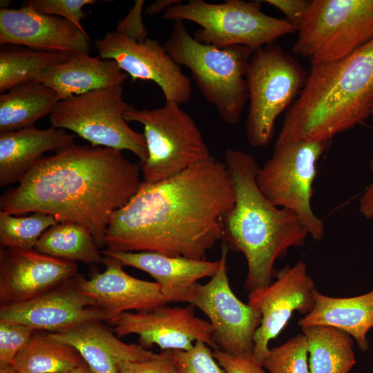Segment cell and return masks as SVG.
<instances>
[{"label": "cell", "instance_id": "6da1fadb", "mask_svg": "<svg viewBox=\"0 0 373 373\" xmlns=\"http://www.w3.org/2000/svg\"><path fill=\"white\" fill-rule=\"evenodd\" d=\"M226 164L213 156L163 181L142 180L110 220L106 246L205 259L223 237L222 220L234 205Z\"/></svg>", "mask_w": 373, "mask_h": 373}, {"label": "cell", "instance_id": "7a4b0ae2", "mask_svg": "<svg viewBox=\"0 0 373 373\" xmlns=\"http://www.w3.org/2000/svg\"><path fill=\"white\" fill-rule=\"evenodd\" d=\"M141 166L109 148L74 144L44 156L0 198L15 216L41 212L88 229L100 249L113 214L138 190Z\"/></svg>", "mask_w": 373, "mask_h": 373}, {"label": "cell", "instance_id": "3957f363", "mask_svg": "<svg viewBox=\"0 0 373 373\" xmlns=\"http://www.w3.org/2000/svg\"><path fill=\"white\" fill-rule=\"evenodd\" d=\"M224 160L235 202L223 218L222 240L229 249L243 254L247 265L245 288L251 292L272 283L276 261L290 248L303 246L309 233L296 214L276 207L262 194L254 156L228 149Z\"/></svg>", "mask_w": 373, "mask_h": 373}, {"label": "cell", "instance_id": "277c9868", "mask_svg": "<svg viewBox=\"0 0 373 373\" xmlns=\"http://www.w3.org/2000/svg\"><path fill=\"white\" fill-rule=\"evenodd\" d=\"M373 108V38L347 57L312 64L276 142L329 141L363 123Z\"/></svg>", "mask_w": 373, "mask_h": 373}, {"label": "cell", "instance_id": "5b68a950", "mask_svg": "<svg viewBox=\"0 0 373 373\" xmlns=\"http://www.w3.org/2000/svg\"><path fill=\"white\" fill-rule=\"evenodd\" d=\"M179 66L186 67L205 99L227 124H237L248 101L247 66L254 50L245 46L222 48L196 41L183 21H175L163 44Z\"/></svg>", "mask_w": 373, "mask_h": 373}, {"label": "cell", "instance_id": "8992f818", "mask_svg": "<svg viewBox=\"0 0 373 373\" xmlns=\"http://www.w3.org/2000/svg\"><path fill=\"white\" fill-rule=\"evenodd\" d=\"M163 18L199 25L200 28L194 32L193 38L220 48L240 45L256 50L298 30L285 19L264 13L259 1L227 0L213 3L190 0L169 7Z\"/></svg>", "mask_w": 373, "mask_h": 373}, {"label": "cell", "instance_id": "52a82bcc", "mask_svg": "<svg viewBox=\"0 0 373 373\" xmlns=\"http://www.w3.org/2000/svg\"><path fill=\"white\" fill-rule=\"evenodd\" d=\"M124 117L144 126L148 157L141 171L145 182L165 180L211 156L200 130L178 103L166 101L152 109L129 105Z\"/></svg>", "mask_w": 373, "mask_h": 373}, {"label": "cell", "instance_id": "ba28073f", "mask_svg": "<svg viewBox=\"0 0 373 373\" xmlns=\"http://www.w3.org/2000/svg\"><path fill=\"white\" fill-rule=\"evenodd\" d=\"M308 73L281 48L267 46L254 51L247 70L249 109L246 137L253 148L271 141L278 117L303 90Z\"/></svg>", "mask_w": 373, "mask_h": 373}, {"label": "cell", "instance_id": "9c48e42d", "mask_svg": "<svg viewBox=\"0 0 373 373\" xmlns=\"http://www.w3.org/2000/svg\"><path fill=\"white\" fill-rule=\"evenodd\" d=\"M373 38V0H314L298 29L294 54L312 64L342 59Z\"/></svg>", "mask_w": 373, "mask_h": 373}, {"label": "cell", "instance_id": "30bf717a", "mask_svg": "<svg viewBox=\"0 0 373 373\" xmlns=\"http://www.w3.org/2000/svg\"><path fill=\"white\" fill-rule=\"evenodd\" d=\"M129 105L124 100L122 85H116L60 100L49 118L52 126L74 132L92 147L130 151L141 166L148 157L146 142L144 134L124 119Z\"/></svg>", "mask_w": 373, "mask_h": 373}, {"label": "cell", "instance_id": "8fae6325", "mask_svg": "<svg viewBox=\"0 0 373 373\" xmlns=\"http://www.w3.org/2000/svg\"><path fill=\"white\" fill-rule=\"evenodd\" d=\"M329 141L276 142L271 157L256 175L257 184L276 207L296 214L309 236L320 241L325 236L323 221L314 213L311 199L316 164Z\"/></svg>", "mask_w": 373, "mask_h": 373}, {"label": "cell", "instance_id": "7c38bea8", "mask_svg": "<svg viewBox=\"0 0 373 373\" xmlns=\"http://www.w3.org/2000/svg\"><path fill=\"white\" fill-rule=\"evenodd\" d=\"M228 246L222 242L220 266L210 280L197 283L188 303L202 311L213 328L218 348L236 356L252 355L261 314L234 294L227 276Z\"/></svg>", "mask_w": 373, "mask_h": 373}, {"label": "cell", "instance_id": "4fadbf2b", "mask_svg": "<svg viewBox=\"0 0 373 373\" xmlns=\"http://www.w3.org/2000/svg\"><path fill=\"white\" fill-rule=\"evenodd\" d=\"M95 46L101 58L115 61L132 81L154 82L166 101L181 105L191 98V79L159 41L148 38L138 42L113 31L95 40Z\"/></svg>", "mask_w": 373, "mask_h": 373}, {"label": "cell", "instance_id": "5bb4252c", "mask_svg": "<svg viewBox=\"0 0 373 373\" xmlns=\"http://www.w3.org/2000/svg\"><path fill=\"white\" fill-rule=\"evenodd\" d=\"M269 285L249 292L247 304L262 315L254 337L253 357L262 364L268 354L269 343L287 325L294 312L305 316L314 305L316 289L307 265L300 260L276 273Z\"/></svg>", "mask_w": 373, "mask_h": 373}, {"label": "cell", "instance_id": "9a60e30c", "mask_svg": "<svg viewBox=\"0 0 373 373\" xmlns=\"http://www.w3.org/2000/svg\"><path fill=\"white\" fill-rule=\"evenodd\" d=\"M194 306H160L147 311L126 312L108 321L118 336L136 334L145 348L153 345L162 350H191L196 341L218 348L209 321L195 315Z\"/></svg>", "mask_w": 373, "mask_h": 373}, {"label": "cell", "instance_id": "2e32d148", "mask_svg": "<svg viewBox=\"0 0 373 373\" xmlns=\"http://www.w3.org/2000/svg\"><path fill=\"white\" fill-rule=\"evenodd\" d=\"M115 317L79 291L75 277L31 300L0 307V321L20 323L48 333L88 321H110Z\"/></svg>", "mask_w": 373, "mask_h": 373}, {"label": "cell", "instance_id": "e0dca14e", "mask_svg": "<svg viewBox=\"0 0 373 373\" xmlns=\"http://www.w3.org/2000/svg\"><path fill=\"white\" fill-rule=\"evenodd\" d=\"M75 262L55 258L35 249H0L1 305L31 300L74 278Z\"/></svg>", "mask_w": 373, "mask_h": 373}, {"label": "cell", "instance_id": "ac0fdd59", "mask_svg": "<svg viewBox=\"0 0 373 373\" xmlns=\"http://www.w3.org/2000/svg\"><path fill=\"white\" fill-rule=\"evenodd\" d=\"M90 40L71 21L36 11L29 6L0 9V44L30 48L89 53Z\"/></svg>", "mask_w": 373, "mask_h": 373}, {"label": "cell", "instance_id": "d6986e66", "mask_svg": "<svg viewBox=\"0 0 373 373\" xmlns=\"http://www.w3.org/2000/svg\"><path fill=\"white\" fill-rule=\"evenodd\" d=\"M103 272H94L90 278L78 275L77 288L93 299L95 306L114 316L128 312L147 311L169 303L160 285L133 277L117 259L103 255Z\"/></svg>", "mask_w": 373, "mask_h": 373}, {"label": "cell", "instance_id": "ffe728a7", "mask_svg": "<svg viewBox=\"0 0 373 373\" xmlns=\"http://www.w3.org/2000/svg\"><path fill=\"white\" fill-rule=\"evenodd\" d=\"M101 252L104 256L117 259L123 266L132 267L150 274L160 285L168 303H188L198 281L211 278L220 266V260L192 259L154 251L126 252L106 249Z\"/></svg>", "mask_w": 373, "mask_h": 373}, {"label": "cell", "instance_id": "44dd1931", "mask_svg": "<svg viewBox=\"0 0 373 373\" xmlns=\"http://www.w3.org/2000/svg\"><path fill=\"white\" fill-rule=\"evenodd\" d=\"M48 334L75 348L94 373H119L120 363L146 360L156 354L141 345L122 341L100 321H86Z\"/></svg>", "mask_w": 373, "mask_h": 373}, {"label": "cell", "instance_id": "7402d4cb", "mask_svg": "<svg viewBox=\"0 0 373 373\" xmlns=\"http://www.w3.org/2000/svg\"><path fill=\"white\" fill-rule=\"evenodd\" d=\"M75 137L53 126L0 133V186L19 182L48 151L75 144Z\"/></svg>", "mask_w": 373, "mask_h": 373}, {"label": "cell", "instance_id": "603a6c76", "mask_svg": "<svg viewBox=\"0 0 373 373\" xmlns=\"http://www.w3.org/2000/svg\"><path fill=\"white\" fill-rule=\"evenodd\" d=\"M128 77L113 60L74 52L66 61L44 71L35 81L52 88L63 100L93 90L123 85Z\"/></svg>", "mask_w": 373, "mask_h": 373}, {"label": "cell", "instance_id": "cb8c5ba5", "mask_svg": "<svg viewBox=\"0 0 373 373\" xmlns=\"http://www.w3.org/2000/svg\"><path fill=\"white\" fill-rule=\"evenodd\" d=\"M314 305L303 316L298 325L300 327L326 325L345 332L365 352L370 345L367 334L373 328V290L356 296L332 297L314 291Z\"/></svg>", "mask_w": 373, "mask_h": 373}, {"label": "cell", "instance_id": "d4e9b609", "mask_svg": "<svg viewBox=\"0 0 373 373\" xmlns=\"http://www.w3.org/2000/svg\"><path fill=\"white\" fill-rule=\"evenodd\" d=\"M60 101L58 94L37 81L19 85L0 95V133L34 127L50 115Z\"/></svg>", "mask_w": 373, "mask_h": 373}, {"label": "cell", "instance_id": "484cf974", "mask_svg": "<svg viewBox=\"0 0 373 373\" xmlns=\"http://www.w3.org/2000/svg\"><path fill=\"white\" fill-rule=\"evenodd\" d=\"M307 342L310 373H350L356 363L353 338L326 325L301 327Z\"/></svg>", "mask_w": 373, "mask_h": 373}, {"label": "cell", "instance_id": "4316f807", "mask_svg": "<svg viewBox=\"0 0 373 373\" xmlns=\"http://www.w3.org/2000/svg\"><path fill=\"white\" fill-rule=\"evenodd\" d=\"M35 249L55 258L88 265L100 264L103 260V255L90 231L73 222H59L48 228Z\"/></svg>", "mask_w": 373, "mask_h": 373}, {"label": "cell", "instance_id": "83f0119b", "mask_svg": "<svg viewBox=\"0 0 373 373\" xmlns=\"http://www.w3.org/2000/svg\"><path fill=\"white\" fill-rule=\"evenodd\" d=\"M83 361L70 345L36 331L16 356L12 365L19 373H68Z\"/></svg>", "mask_w": 373, "mask_h": 373}, {"label": "cell", "instance_id": "f1b7e54d", "mask_svg": "<svg viewBox=\"0 0 373 373\" xmlns=\"http://www.w3.org/2000/svg\"><path fill=\"white\" fill-rule=\"evenodd\" d=\"M0 50V93L35 79L46 70L68 59L71 52L43 50L24 46Z\"/></svg>", "mask_w": 373, "mask_h": 373}, {"label": "cell", "instance_id": "f546056e", "mask_svg": "<svg viewBox=\"0 0 373 373\" xmlns=\"http://www.w3.org/2000/svg\"><path fill=\"white\" fill-rule=\"evenodd\" d=\"M59 222L52 216L34 212L15 216L0 211V244L2 248L32 249L50 227Z\"/></svg>", "mask_w": 373, "mask_h": 373}, {"label": "cell", "instance_id": "4dcf8cb0", "mask_svg": "<svg viewBox=\"0 0 373 373\" xmlns=\"http://www.w3.org/2000/svg\"><path fill=\"white\" fill-rule=\"evenodd\" d=\"M262 365L269 373H310L306 337L303 333L269 348Z\"/></svg>", "mask_w": 373, "mask_h": 373}, {"label": "cell", "instance_id": "1f68e13d", "mask_svg": "<svg viewBox=\"0 0 373 373\" xmlns=\"http://www.w3.org/2000/svg\"><path fill=\"white\" fill-rule=\"evenodd\" d=\"M173 358L178 373H226L203 341L189 350H173Z\"/></svg>", "mask_w": 373, "mask_h": 373}, {"label": "cell", "instance_id": "d6a6232c", "mask_svg": "<svg viewBox=\"0 0 373 373\" xmlns=\"http://www.w3.org/2000/svg\"><path fill=\"white\" fill-rule=\"evenodd\" d=\"M35 332L20 323L0 321V367L12 365Z\"/></svg>", "mask_w": 373, "mask_h": 373}, {"label": "cell", "instance_id": "836d02e7", "mask_svg": "<svg viewBox=\"0 0 373 373\" xmlns=\"http://www.w3.org/2000/svg\"><path fill=\"white\" fill-rule=\"evenodd\" d=\"M95 3L94 0H30L28 6L41 13L66 19L84 30L82 21L86 13L83 8Z\"/></svg>", "mask_w": 373, "mask_h": 373}, {"label": "cell", "instance_id": "e575fe53", "mask_svg": "<svg viewBox=\"0 0 373 373\" xmlns=\"http://www.w3.org/2000/svg\"><path fill=\"white\" fill-rule=\"evenodd\" d=\"M119 373H178L173 350H163L143 361L123 362L119 365Z\"/></svg>", "mask_w": 373, "mask_h": 373}, {"label": "cell", "instance_id": "d590c367", "mask_svg": "<svg viewBox=\"0 0 373 373\" xmlns=\"http://www.w3.org/2000/svg\"><path fill=\"white\" fill-rule=\"evenodd\" d=\"M144 0H136L126 15L120 19L115 32L138 42L148 39V30L144 23Z\"/></svg>", "mask_w": 373, "mask_h": 373}, {"label": "cell", "instance_id": "8d00e7d4", "mask_svg": "<svg viewBox=\"0 0 373 373\" xmlns=\"http://www.w3.org/2000/svg\"><path fill=\"white\" fill-rule=\"evenodd\" d=\"M213 355L226 373H267L253 355L236 356L214 349Z\"/></svg>", "mask_w": 373, "mask_h": 373}, {"label": "cell", "instance_id": "74e56055", "mask_svg": "<svg viewBox=\"0 0 373 373\" xmlns=\"http://www.w3.org/2000/svg\"><path fill=\"white\" fill-rule=\"evenodd\" d=\"M264 2L282 12L285 19L298 29L310 8L312 1L265 0Z\"/></svg>", "mask_w": 373, "mask_h": 373}, {"label": "cell", "instance_id": "f35d334b", "mask_svg": "<svg viewBox=\"0 0 373 373\" xmlns=\"http://www.w3.org/2000/svg\"><path fill=\"white\" fill-rule=\"evenodd\" d=\"M370 167L373 172V156L370 161ZM359 210L366 218L373 219V181L359 200Z\"/></svg>", "mask_w": 373, "mask_h": 373}, {"label": "cell", "instance_id": "ab89813d", "mask_svg": "<svg viewBox=\"0 0 373 373\" xmlns=\"http://www.w3.org/2000/svg\"><path fill=\"white\" fill-rule=\"evenodd\" d=\"M180 0H157L151 3L145 10L144 15L150 17L164 11L171 6L181 3Z\"/></svg>", "mask_w": 373, "mask_h": 373}, {"label": "cell", "instance_id": "60d3db41", "mask_svg": "<svg viewBox=\"0 0 373 373\" xmlns=\"http://www.w3.org/2000/svg\"><path fill=\"white\" fill-rule=\"evenodd\" d=\"M68 373H94L90 367L83 360L78 365L71 370Z\"/></svg>", "mask_w": 373, "mask_h": 373}, {"label": "cell", "instance_id": "b9f144b4", "mask_svg": "<svg viewBox=\"0 0 373 373\" xmlns=\"http://www.w3.org/2000/svg\"><path fill=\"white\" fill-rule=\"evenodd\" d=\"M0 373H19L12 365L0 367Z\"/></svg>", "mask_w": 373, "mask_h": 373}, {"label": "cell", "instance_id": "7bdbcfd3", "mask_svg": "<svg viewBox=\"0 0 373 373\" xmlns=\"http://www.w3.org/2000/svg\"><path fill=\"white\" fill-rule=\"evenodd\" d=\"M372 115H373V108H372Z\"/></svg>", "mask_w": 373, "mask_h": 373}, {"label": "cell", "instance_id": "ee69618b", "mask_svg": "<svg viewBox=\"0 0 373 373\" xmlns=\"http://www.w3.org/2000/svg\"></svg>", "mask_w": 373, "mask_h": 373}]
</instances>
